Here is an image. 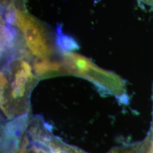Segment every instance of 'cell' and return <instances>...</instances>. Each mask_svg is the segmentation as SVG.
Here are the masks:
<instances>
[{
  "label": "cell",
  "instance_id": "1",
  "mask_svg": "<svg viewBox=\"0 0 153 153\" xmlns=\"http://www.w3.org/2000/svg\"><path fill=\"white\" fill-rule=\"evenodd\" d=\"M16 26L22 31L25 44L38 59H47L52 52L43 25L26 12L17 10Z\"/></svg>",
  "mask_w": 153,
  "mask_h": 153
},
{
  "label": "cell",
  "instance_id": "2",
  "mask_svg": "<svg viewBox=\"0 0 153 153\" xmlns=\"http://www.w3.org/2000/svg\"><path fill=\"white\" fill-rule=\"evenodd\" d=\"M83 78H88L104 93L115 96L121 102L128 101L125 82L114 73L101 69L94 64Z\"/></svg>",
  "mask_w": 153,
  "mask_h": 153
},
{
  "label": "cell",
  "instance_id": "3",
  "mask_svg": "<svg viewBox=\"0 0 153 153\" xmlns=\"http://www.w3.org/2000/svg\"><path fill=\"white\" fill-rule=\"evenodd\" d=\"M26 121L27 115L23 114L3 126L1 129L2 153H18L21 146V138Z\"/></svg>",
  "mask_w": 153,
  "mask_h": 153
},
{
  "label": "cell",
  "instance_id": "4",
  "mask_svg": "<svg viewBox=\"0 0 153 153\" xmlns=\"http://www.w3.org/2000/svg\"><path fill=\"white\" fill-rule=\"evenodd\" d=\"M33 72L40 78L47 77L53 74L67 73L65 66L56 61H52L48 59H38L33 65Z\"/></svg>",
  "mask_w": 153,
  "mask_h": 153
},
{
  "label": "cell",
  "instance_id": "5",
  "mask_svg": "<svg viewBox=\"0 0 153 153\" xmlns=\"http://www.w3.org/2000/svg\"><path fill=\"white\" fill-rule=\"evenodd\" d=\"M1 53L4 55L14 47L18 35L13 25L6 23L1 18Z\"/></svg>",
  "mask_w": 153,
  "mask_h": 153
},
{
  "label": "cell",
  "instance_id": "6",
  "mask_svg": "<svg viewBox=\"0 0 153 153\" xmlns=\"http://www.w3.org/2000/svg\"><path fill=\"white\" fill-rule=\"evenodd\" d=\"M56 43L57 47L63 52H73L79 49V45L72 36L63 33L61 27H58L56 33Z\"/></svg>",
  "mask_w": 153,
  "mask_h": 153
},
{
  "label": "cell",
  "instance_id": "7",
  "mask_svg": "<svg viewBox=\"0 0 153 153\" xmlns=\"http://www.w3.org/2000/svg\"><path fill=\"white\" fill-rule=\"evenodd\" d=\"M45 147L48 149L51 153H86L79 149L65 143L52 137Z\"/></svg>",
  "mask_w": 153,
  "mask_h": 153
},
{
  "label": "cell",
  "instance_id": "8",
  "mask_svg": "<svg viewBox=\"0 0 153 153\" xmlns=\"http://www.w3.org/2000/svg\"><path fill=\"white\" fill-rule=\"evenodd\" d=\"M17 9L14 6L13 4H10L5 8L2 9V18L4 22L11 25H16V19H17Z\"/></svg>",
  "mask_w": 153,
  "mask_h": 153
},
{
  "label": "cell",
  "instance_id": "9",
  "mask_svg": "<svg viewBox=\"0 0 153 153\" xmlns=\"http://www.w3.org/2000/svg\"><path fill=\"white\" fill-rule=\"evenodd\" d=\"M29 145L28 146L27 153H51L48 149L38 143L33 142L30 146Z\"/></svg>",
  "mask_w": 153,
  "mask_h": 153
},
{
  "label": "cell",
  "instance_id": "10",
  "mask_svg": "<svg viewBox=\"0 0 153 153\" xmlns=\"http://www.w3.org/2000/svg\"><path fill=\"white\" fill-rule=\"evenodd\" d=\"M30 144V141L27 136L25 134L22 138V143L20 149L17 153H27L28 146Z\"/></svg>",
  "mask_w": 153,
  "mask_h": 153
},
{
  "label": "cell",
  "instance_id": "11",
  "mask_svg": "<svg viewBox=\"0 0 153 153\" xmlns=\"http://www.w3.org/2000/svg\"><path fill=\"white\" fill-rule=\"evenodd\" d=\"M140 4L153 7V0H137Z\"/></svg>",
  "mask_w": 153,
  "mask_h": 153
}]
</instances>
